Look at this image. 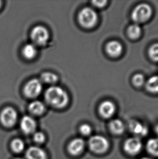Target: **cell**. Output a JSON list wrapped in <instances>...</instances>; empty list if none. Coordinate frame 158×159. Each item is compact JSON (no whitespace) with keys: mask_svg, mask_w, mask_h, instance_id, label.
<instances>
[{"mask_svg":"<svg viewBox=\"0 0 158 159\" xmlns=\"http://www.w3.org/2000/svg\"><path fill=\"white\" fill-rule=\"evenodd\" d=\"M146 148L148 153L151 155L158 157V139H150L147 142Z\"/></svg>","mask_w":158,"mask_h":159,"instance_id":"obj_19","label":"cell"},{"mask_svg":"<svg viewBox=\"0 0 158 159\" xmlns=\"http://www.w3.org/2000/svg\"><path fill=\"white\" fill-rule=\"evenodd\" d=\"M42 89V83L40 80L32 79L28 81L24 87V94L28 98H34L40 95Z\"/></svg>","mask_w":158,"mask_h":159,"instance_id":"obj_6","label":"cell"},{"mask_svg":"<svg viewBox=\"0 0 158 159\" xmlns=\"http://www.w3.org/2000/svg\"><path fill=\"white\" fill-rule=\"evenodd\" d=\"M24 141L20 139H15L11 143V149L15 153H19L22 152L24 149Z\"/></svg>","mask_w":158,"mask_h":159,"instance_id":"obj_22","label":"cell"},{"mask_svg":"<svg viewBox=\"0 0 158 159\" xmlns=\"http://www.w3.org/2000/svg\"><path fill=\"white\" fill-rule=\"evenodd\" d=\"M146 88L150 93H158V76L154 75L150 78L146 83Z\"/></svg>","mask_w":158,"mask_h":159,"instance_id":"obj_21","label":"cell"},{"mask_svg":"<svg viewBox=\"0 0 158 159\" xmlns=\"http://www.w3.org/2000/svg\"><path fill=\"white\" fill-rule=\"evenodd\" d=\"M143 147V143L139 138L134 137L128 139L124 144V151L129 155H137L140 153Z\"/></svg>","mask_w":158,"mask_h":159,"instance_id":"obj_8","label":"cell"},{"mask_svg":"<svg viewBox=\"0 0 158 159\" xmlns=\"http://www.w3.org/2000/svg\"><path fill=\"white\" fill-rule=\"evenodd\" d=\"M85 147V142L81 138H76L71 141L68 146L69 153L71 155H78L83 152Z\"/></svg>","mask_w":158,"mask_h":159,"instance_id":"obj_11","label":"cell"},{"mask_svg":"<svg viewBox=\"0 0 158 159\" xmlns=\"http://www.w3.org/2000/svg\"><path fill=\"white\" fill-rule=\"evenodd\" d=\"M122 50L123 48L121 44L116 40L109 41L106 46V50L107 54L113 58L119 57L121 54Z\"/></svg>","mask_w":158,"mask_h":159,"instance_id":"obj_13","label":"cell"},{"mask_svg":"<svg viewBox=\"0 0 158 159\" xmlns=\"http://www.w3.org/2000/svg\"><path fill=\"white\" fill-rule=\"evenodd\" d=\"M20 127L22 131L26 134L34 132L37 128V123L34 118L30 116H24L20 122Z\"/></svg>","mask_w":158,"mask_h":159,"instance_id":"obj_9","label":"cell"},{"mask_svg":"<svg viewBox=\"0 0 158 159\" xmlns=\"http://www.w3.org/2000/svg\"><path fill=\"white\" fill-rule=\"evenodd\" d=\"M45 98L47 103L57 109L66 107L69 101L68 93L59 86H52L48 89L45 93Z\"/></svg>","mask_w":158,"mask_h":159,"instance_id":"obj_1","label":"cell"},{"mask_svg":"<svg viewBox=\"0 0 158 159\" xmlns=\"http://www.w3.org/2000/svg\"><path fill=\"white\" fill-rule=\"evenodd\" d=\"M156 133L158 134V125L156 126Z\"/></svg>","mask_w":158,"mask_h":159,"instance_id":"obj_29","label":"cell"},{"mask_svg":"<svg viewBox=\"0 0 158 159\" xmlns=\"http://www.w3.org/2000/svg\"><path fill=\"white\" fill-rule=\"evenodd\" d=\"M107 3V1H92V3L93 4V5L98 8H103L106 6Z\"/></svg>","mask_w":158,"mask_h":159,"instance_id":"obj_27","label":"cell"},{"mask_svg":"<svg viewBox=\"0 0 158 159\" xmlns=\"http://www.w3.org/2000/svg\"><path fill=\"white\" fill-rule=\"evenodd\" d=\"M33 139L34 140L35 142H37V143H42L45 142L46 137L44 134L42 133V132L38 131L34 134Z\"/></svg>","mask_w":158,"mask_h":159,"instance_id":"obj_26","label":"cell"},{"mask_svg":"<svg viewBox=\"0 0 158 159\" xmlns=\"http://www.w3.org/2000/svg\"><path fill=\"white\" fill-rule=\"evenodd\" d=\"M116 111L115 104L110 101L103 102L99 109V112L100 116L104 118H111L113 116Z\"/></svg>","mask_w":158,"mask_h":159,"instance_id":"obj_10","label":"cell"},{"mask_svg":"<svg viewBox=\"0 0 158 159\" xmlns=\"http://www.w3.org/2000/svg\"><path fill=\"white\" fill-rule=\"evenodd\" d=\"M79 130L82 135L84 136L89 135L92 133V127L88 124H83L80 127Z\"/></svg>","mask_w":158,"mask_h":159,"instance_id":"obj_25","label":"cell"},{"mask_svg":"<svg viewBox=\"0 0 158 159\" xmlns=\"http://www.w3.org/2000/svg\"><path fill=\"white\" fill-rule=\"evenodd\" d=\"M30 38L35 45H45L49 40L48 30L43 26H37L31 31Z\"/></svg>","mask_w":158,"mask_h":159,"instance_id":"obj_5","label":"cell"},{"mask_svg":"<svg viewBox=\"0 0 158 159\" xmlns=\"http://www.w3.org/2000/svg\"><path fill=\"white\" fill-rule=\"evenodd\" d=\"M90 149L96 154H103L109 149V143L106 138L103 136H93L88 141Z\"/></svg>","mask_w":158,"mask_h":159,"instance_id":"obj_4","label":"cell"},{"mask_svg":"<svg viewBox=\"0 0 158 159\" xmlns=\"http://www.w3.org/2000/svg\"><path fill=\"white\" fill-rule=\"evenodd\" d=\"M141 159H151V158H150V157H143V158H141Z\"/></svg>","mask_w":158,"mask_h":159,"instance_id":"obj_28","label":"cell"},{"mask_svg":"<svg viewBox=\"0 0 158 159\" xmlns=\"http://www.w3.org/2000/svg\"><path fill=\"white\" fill-rule=\"evenodd\" d=\"M30 113L34 115H40L45 111L46 107L43 103L40 101H34L32 102L28 107Z\"/></svg>","mask_w":158,"mask_h":159,"instance_id":"obj_15","label":"cell"},{"mask_svg":"<svg viewBox=\"0 0 158 159\" xmlns=\"http://www.w3.org/2000/svg\"><path fill=\"white\" fill-rule=\"evenodd\" d=\"M2 6V1H0V8Z\"/></svg>","mask_w":158,"mask_h":159,"instance_id":"obj_30","label":"cell"},{"mask_svg":"<svg viewBox=\"0 0 158 159\" xmlns=\"http://www.w3.org/2000/svg\"><path fill=\"white\" fill-rule=\"evenodd\" d=\"M109 128L112 133L116 135H121L124 133L125 127L122 121L118 119L112 120L109 123Z\"/></svg>","mask_w":158,"mask_h":159,"instance_id":"obj_17","label":"cell"},{"mask_svg":"<svg viewBox=\"0 0 158 159\" xmlns=\"http://www.w3.org/2000/svg\"><path fill=\"white\" fill-rule=\"evenodd\" d=\"M127 33L130 39L136 40L140 37L141 34V28L138 24L131 25L128 28Z\"/></svg>","mask_w":158,"mask_h":159,"instance_id":"obj_20","label":"cell"},{"mask_svg":"<svg viewBox=\"0 0 158 159\" xmlns=\"http://www.w3.org/2000/svg\"><path fill=\"white\" fill-rule=\"evenodd\" d=\"M14 159H22L21 158H20V157H16V158H14Z\"/></svg>","mask_w":158,"mask_h":159,"instance_id":"obj_31","label":"cell"},{"mask_svg":"<svg viewBox=\"0 0 158 159\" xmlns=\"http://www.w3.org/2000/svg\"><path fill=\"white\" fill-rule=\"evenodd\" d=\"M132 82L135 86L137 87L141 86L145 83V78L142 74L138 73L137 75H134L133 78Z\"/></svg>","mask_w":158,"mask_h":159,"instance_id":"obj_24","label":"cell"},{"mask_svg":"<svg viewBox=\"0 0 158 159\" xmlns=\"http://www.w3.org/2000/svg\"><path fill=\"white\" fill-rule=\"evenodd\" d=\"M37 46L33 43L27 44L22 49V55L28 60L34 59L37 56Z\"/></svg>","mask_w":158,"mask_h":159,"instance_id":"obj_16","label":"cell"},{"mask_svg":"<svg viewBox=\"0 0 158 159\" xmlns=\"http://www.w3.org/2000/svg\"><path fill=\"white\" fill-rule=\"evenodd\" d=\"M152 15V9L149 4L141 3L133 11L132 19L135 24H143L147 21Z\"/></svg>","mask_w":158,"mask_h":159,"instance_id":"obj_3","label":"cell"},{"mask_svg":"<svg viewBox=\"0 0 158 159\" xmlns=\"http://www.w3.org/2000/svg\"><path fill=\"white\" fill-rule=\"evenodd\" d=\"M150 58L154 61H158V43H154L148 50Z\"/></svg>","mask_w":158,"mask_h":159,"instance_id":"obj_23","label":"cell"},{"mask_svg":"<svg viewBox=\"0 0 158 159\" xmlns=\"http://www.w3.org/2000/svg\"><path fill=\"white\" fill-rule=\"evenodd\" d=\"M98 16L96 11L90 7H85L79 12L78 21L81 26L86 28H91L96 25Z\"/></svg>","mask_w":158,"mask_h":159,"instance_id":"obj_2","label":"cell"},{"mask_svg":"<svg viewBox=\"0 0 158 159\" xmlns=\"http://www.w3.org/2000/svg\"><path fill=\"white\" fill-rule=\"evenodd\" d=\"M129 128L132 133L139 136L147 135L148 132L147 127L137 120L131 121L129 123Z\"/></svg>","mask_w":158,"mask_h":159,"instance_id":"obj_14","label":"cell"},{"mask_svg":"<svg viewBox=\"0 0 158 159\" xmlns=\"http://www.w3.org/2000/svg\"><path fill=\"white\" fill-rule=\"evenodd\" d=\"M40 80L42 83L53 84L58 81V77L55 73L50 72H45L41 74Z\"/></svg>","mask_w":158,"mask_h":159,"instance_id":"obj_18","label":"cell"},{"mask_svg":"<svg viewBox=\"0 0 158 159\" xmlns=\"http://www.w3.org/2000/svg\"><path fill=\"white\" fill-rule=\"evenodd\" d=\"M26 158L27 159H47V153L39 147H30L27 149L26 153Z\"/></svg>","mask_w":158,"mask_h":159,"instance_id":"obj_12","label":"cell"},{"mask_svg":"<svg viewBox=\"0 0 158 159\" xmlns=\"http://www.w3.org/2000/svg\"><path fill=\"white\" fill-rule=\"evenodd\" d=\"M17 120V112L13 107H5L0 114L1 122L4 127H13L15 125Z\"/></svg>","mask_w":158,"mask_h":159,"instance_id":"obj_7","label":"cell"}]
</instances>
